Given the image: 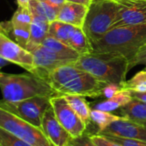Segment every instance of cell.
I'll return each instance as SVG.
<instances>
[{
	"label": "cell",
	"instance_id": "1",
	"mask_svg": "<svg viewBox=\"0 0 146 146\" xmlns=\"http://www.w3.org/2000/svg\"><path fill=\"white\" fill-rule=\"evenodd\" d=\"M46 79L59 95H78L91 98L102 96V90L107 84L74 64L52 70Z\"/></svg>",
	"mask_w": 146,
	"mask_h": 146
},
{
	"label": "cell",
	"instance_id": "2",
	"mask_svg": "<svg viewBox=\"0 0 146 146\" xmlns=\"http://www.w3.org/2000/svg\"><path fill=\"white\" fill-rule=\"evenodd\" d=\"M74 65L91 73L101 82L118 84L121 87L130 71L128 59L121 54L113 52H92L80 55Z\"/></svg>",
	"mask_w": 146,
	"mask_h": 146
},
{
	"label": "cell",
	"instance_id": "3",
	"mask_svg": "<svg viewBox=\"0 0 146 146\" xmlns=\"http://www.w3.org/2000/svg\"><path fill=\"white\" fill-rule=\"evenodd\" d=\"M0 89L3 100L19 102L35 96L52 97L59 95L49 82L33 73L9 74L0 72Z\"/></svg>",
	"mask_w": 146,
	"mask_h": 146
},
{
	"label": "cell",
	"instance_id": "4",
	"mask_svg": "<svg viewBox=\"0 0 146 146\" xmlns=\"http://www.w3.org/2000/svg\"><path fill=\"white\" fill-rule=\"evenodd\" d=\"M145 44L146 24H141L110 29L92 46L93 52L121 54L130 61Z\"/></svg>",
	"mask_w": 146,
	"mask_h": 146
},
{
	"label": "cell",
	"instance_id": "5",
	"mask_svg": "<svg viewBox=\"0 0 146 146\" xmlns=\"http://www.w3.org/2000/svg\"><path fill=\"white\" fill-rule=\"evenodd\" d=\"M117 15L115 0H92L82 27L92 44L99 40L111 28Z\"/></svg>",
	"mask_w": 146,
	"mask_h": 146
},
{
	"label": "cell",
	"instance_id": "6",
	"mask_svg": "<svg viewBox=\"0 0 146 146\" xmlns=\"http://www.w3.org/2000/svg\"><path fill=\"white\" fill-rule=\"evenodd\" d=\"M0 127L33 146H55L35 126L0 107Z\"/></svg>",
	"mask_w": 146,
	"mask_h": 146
},
{
	"label": "cell",
	"instance_id": "7",
	"mask_svg": "<svg viewBox=\"0 0 146 146\" xmlns=\"http://www.w3.org/2000/svg\"><path fill=\"white\" fill-rule=\"evenodd\" d=\"M0 107L30 124L40 127L45 111L50 107V97L35 96L19 102L0 101Z\"/></svg>",
	"mask_w": 146,
	"mask_h": 146
},
{
	"label": "cell",
	"instance_id": "8",
	"mask_svg": "<svg viewBox=\"0 0 146 146\" xmlns=\"http://www.w3.org/2000/svg\"><path fill=\"white\" fill-rule=\"evenodd\" d=\"M50 102L57 120L72 138L86 133L87 126L73 110L62 95L50 97Z\"/></svg>",
	"mask_w": 146,
	"mask_h": 146
},
{
	"label": "cell",
	"instance_id": "9",
	"mask_svg": "<svg viewBox=\"0 0 146 146\" xmlns=\"http://www.w3.org/2000/svg\"><path fill=\"white\" fill-rule=\"evenodd\" d=\"M0 56L9 63L17 65L27 70V72L33 74L36 72V65L33 54L2 30H0Z\"/></svg>",
	"mask_w": 146,
	"mask_h": 146
},
{
	"label": "cell",
	"instance_id": "10",
	"mask_svg": "<svg viewBox=\"0 0 146 146\" xmlns=\"http://www.w3.org/2000/svg\"><path fill=\"white\" fill-rule=\"evenodd\" d=\"M115 1L117 4V15L111 29L125 26L146 24V1Z\"/></svg>",
	"mask_w": 146,
	"mask_h": 146
},
{
	"label": "cell",
	"instance_id": "11",
	"mask_svg": "<svg viewBox=\"0 0 146 146\" xmlns=\"http://www.w3.org/2000/svg\"><path fill=\"white\" fill-rule=\"evenodd\" d=\"M26 49L28 50L33 56L34 63L36 65L35 75H38L45 79L52 70L64 65L72 64L62 59L41 44L34 45L28 43Z\"/></svg>",
	"mask_w": 146,
	"mask_h": 146
},
{
	"label": "cell",
	"instance_id": "12",
	"mask_svg": "<svg viewBox=\"0 0 146 146\" xmlns=\"http://www.w3.org/2000/svg\"><path fill=\"white\" fill-rule=\"evenodd\" d=\"M98 133L101 135H114L122 138L139 139L146 142L145 126L125 117L114 121L103 132H99Z\"/></svg>",
	"mask_w": 146,
	"mask_h": 146
},
{
	"label": "cell",
	"instance_id": "13",
	"mask_svg": "<svg viewBox=\"0 0 146 146\" xmlns=\"http://www.w3.org/2000/svg\"><path fill=\"white\" fill-rule=\"evenodd\" d=\"M40 129L55 146H67L72 138L57 120L51 106L43 116Z\"/></svg>",
	"mask_w": 146,
	"mask_h": 146
},
{
	"label": "cell",
	"instance_id": "14",
	"mask_svg": "<svg viewBox=\"0 0 146 146\" xmlns=\"http://www.w3.org/2000/svg\"><path fill=\"white\" fill-rule=\"evenodd\" d=\"M88 7L89 6L80 3L65 2L59 9L56 20L77 28H82L88 11Z\"/></svg>",
	"mask_w": 146,
	"mask_h": 146
},
{
	"label": "cell",
	"instance_id": "15",
	"mask_svg": "<svg viewBox=\"0 0 146 146\" xmlns=\"http://www.w3.org/2000/svg\"><path fill=\"white\" fill-rule=\"evenodd\" d=\"M41 45L72 64H74L80 57V54L71 46L49 35L43 40Z\"/></svg>",
	"mask_w": 146,
	"mask_h": 146
},
{
	"label": "cell",
	"instance_id": "16",
	"mask_svg": "<svg viewBox=\"0 0 146 146\" xmlns=\"http://www.w3.org/2000/svg\"><path fill=\"white\" fill-rule=\"evenodd\" d=\"M132 100V92L128 89L121 88L113 97L95 104L94 109H98L106 112H113L127 105Z\"/></svg>",
	"mask_w": 146,
	"mask_h": 146
},
{
	"label": "cell",
	"instance_id": "17",
	"mask_svg": "<svg viewBox=\"0 0 146 146\" xmlns=\"http://www.w3.org/2000/svg\"><path fill=\"white\" fill-rule=\"evenodd\" d=\"M122 117L133 121L145 124L146 122V103L137 99L133 100L120 108Z\"/></svg>",
	"mask_w": 146,
	"mask_h": 146
},
{
	"label": "cell",
	"instance_id": "18",
	"mask_svg": "<svg viewBox=\"0 0 146 146\" xmlns=\"http://www.w3.org/2000/svg\"><path fill=\"white\" fill-rule=\"evenodd\" d=\"M69 106L81 119V120L88 126L91 122V108L84 96L78 95H62Z\"/></svg>",
	"mask_w": 146,
	"mask_h": 146
},
{
	"label": "cell",
	"instance_id": "19",
	"mask_svg": "<svg viewBox=\"0 0 146 146\" xmlns=\"http://www.w3.org/2000/svg\"><path fill=\"white\" fill-rule=\"evenodd\" d=\"M68 46L76 51L80 55H84L93 52L92 43L82 28L76 27L74 28L69 39Z\"/></svg>",
	"mask_w": 146,
	"mask_h": 146
},
{
	"label": "cell",
	"instance_id": "20",
	"mask_svg": "<svg viewBox=\"0 0 146 146\" xmlns=\"http://www.w3.org/2000/svg\"><path fill=\"white\" fill-rule=\"evenodd\" d=\"M75 28L70 24L56 20L50 23L48 35L68 45L69 39Z\"/></svg>",
	"mask_w": 146,
	"mask_h": 146
},
{
	"label": "cell",
	"instance_id": "21",
	"mask_svg": "<svg viewBox=\"0 0 146 146\" xmlns=\"http://www.w3.org/2000/svg\"><path fill=\"white\" fill-rule=\"evenodd\" d=\"M50 22L47 21L33 17L30 25V44L40 45L48 36Z\"/></svg>",
	"mask_w": 146,
	"mask_h": 146
},
{
	"label": "cell",
	"instance_id": "22",
	"mask_svg": "<svg viewBox=\"0 0 146 146\" xmlns=\"http://www.w3.org/2000/svg\"><path fill=\"white\" fill-rule=\"evenodd\" d=\"M2 26L4 33L7 35L9 36L11 34L15 42H17L22 47L27 48V46L30 40V28L14 27L10 24L9 22L5 23L3 22Z\"/></svg>",
	"mask_w": 146,
	"mask_h": 146
},
{
	"label": "cell",
	"instance_id": "23",
	"mask_svg": "<svg viewBox=\"0 0 146 146\" xmlns=\"http://www.w3.org/2000/svg\"><path fill=\"white\" fill-rule=\"evenodd\" d=\"M121 118L122 116L114 114L111 112H106V111H102L94 108L92 109L91 111V121H92L98 126V127L99 128L98 133L103 132L111 123Z\"/></svg>",
	"mask_w": 146,
	"mask_h": 146
},
{
	"label": "cell",
	"instance_id": "24",
	"mask_svg": "<svg viewBox=\"0 0 146 146\" xmlns=\"http://www.w3.org/2000/svg\"><path fill=\"white\" fill-rule=\"evenodd\" d=\"M32 19H33V17H32L31 12L28 9V6H19L18 5V9L14 13L9 22L14 27L30 28Z\"/></svg>",
	"mask_w": 146,
	"mask_h": 146
},
{
	"label": "cell",
	"instance_id": "25",
	"mask_svg": "<svg viewBox=\"0 0 146 146\" xmlns=\"http://www.w3.org/2000/svg\"><path fill=\"white\" fill-rule=\"evenodd\" d=\"M122 88L131 92H146V67L137 72L129 80H126Z\"/></svg>",
	"mask_w": 146,
	"mask_h": 146
},
{
	"label": "cell",
	"instance_id": "26",
	"mask_svg": "<svg viewBox=\"0 0 146 146\" xmlns=\"http://www.w3.org/2000/svg\"><path fill=\"white\" fill-rule=\"evenodd\" d=\"M0 146H33L0 127Z\"/></svg>",
	"mask_w": 146,
	"mask_h": 146
},
{
	"label": "cell",
	"instance_id": "27",
	"mask_svg": "<svg viewBox=\"0 0 146 146\" xmlns=\"http://www.w3.org/2000/svg\"><path fill=\"white\" fill-rule=\"evenodd\" d=\"M109 139L118 143L121 146H146V142L143 140L128 139V138H122L114 135H104Z\"/></svg>",
	"mask_w": 146,
	"mask_h": 146
},
{
	"label": "cell",
	"instance_id": "28",
	"mask_svg": "<svg viewBox=\"0 0 146 146\" xmlns=\"http://www.w3.org/2000/svg\"><path fill=\"white\" fill-rule=\"evenodd\" d=\"M67 146H97L91 139L90 135L84 133L76 138H71Z\"/></svg>",
	"mask_w": 146,
	"mask_h": 146
},
{
	"label": "cell",
	"instance_id": "29",
	"mask_svg": "<svg viewBox=\"0 0 146 146\" xmlns=\"http://www.w3.org/2000/svg\"><path fill=\"white\" fill-rule=\"evenodd\" d=\"M139 65H142L146 66V44L138 51V52L135 54V56L129 61L130 69H132L133 67Z\"/></svg>",
	"mask_w": 146,
	"mask_h": 146
},
{
	"label": "cell",
	"instance_id": "30",
	"mask_svg": "<svg viewBox=\"0 0 146 146\" xmlns=\"http://www.w3.org/2000/svg\"><path fill=\"white\" fill-rule=\"evenodd\" d=\"M90 138L92 141L97 146H121L118 143L112 141L109 139L108 138H106L105 136L98 134V133L94 134V135H90Z\"/></svg>",
	"mask_w": 146,
	"mask_h": 146
},
{
	"label": "cell",
	"instance_id": "31",
	"mask_svg": "<svg viewBox=\"0 0 146 146\" xmlns=\"http://www.w3.org/2000/svg\"><path fill=\"white\" fill-rule=\"evenodd\" d=\"M121 88L122 87L118 84L107 83L102 90V96H104L106 99H110L113 97Z\"/></svg>",
	"mask_w": 146,
	"mask_h": 146
},
{
	"label": "cell",
	"instance_id": "32",
	"mask_svg": "<svg viewBox=\"0 0 146 146\" xmlns=\"http://www.w3.org/2000/svg\"><path fill=\"white\" fill-rule=\"evenodd\" d=\"M132 96L134 99L146 103V92H132Z\"/></svg>",
	"mask_w": 146,
	"mask_h": 146
},
{
	"label": "cell",
	"instance_id": "33",
	"mask_svg": "<svg viewBox=\"0 0 146 146\" xmlns=\"http://www.w3.org/2000/svg\"><path fill=\"white\" fill-rule=\"evenodd\" d=\"M43 1L56 8H60L66 2L65 0H43Z\"/></svg>",
	"mask_w": 146,
	"mask_h": 146
},
{
	"label": "cell",
	"instance_id": "34",
	"mask_svg": "<svg viewBox=\"0 0 146 146\" xmlns=\"http://www.w3.org/2000/svg\"><path fill=\"white\" fill-rule=\"evenodd\" d=\"M65 1L66 2H70V3H74L83 4V5H86V6H89L92 0H65Z\"/></svg>",
	"mask_w": 146,
	"mask_h": 146
},
{
	"label": "cell",
	"instance_id": "35",
	"mask_svg": "<svg viewBox=\"0 0 146 146\" xmlns=\"http://www.w3.org/2000/svg\"><path fill=\"white\" fill-rule=\"evenodd\" d=\"M19 6H28L29 0H16Z\"/></svg>",
	"mask_w": 146,
	"mask_h": 146
},
{
	"label": "cell",
	"instance_id": "36",
	"mask_svg": "<svg viewBox=\"0 0 146 146\" xmlns=\"http://www.w3.org/2000/svg\"><path fill=\"white\" fill-rule=\"evenodd\" d=\"M0 30L3 31V26H2V23H0ZM4 32V31H3Z\"/></svg>",
	"mask_w": 146,
	"mask_h": 146
},
{
	"label": "cell",
	"instance_id": "37",
	"mask_svg": "<svg viewBox=\"0 0 146 146\" xmlns=\"http://www.w3.org/2000/svg\"><path fill=\"white\" fill-rule=\"evenodd\" d=\"M143 125H145V126H146V122H145V124H143Z\"/></svg>",
	"mask_w": 146,
	"mask_h": 146
},
{
	"label": "cell",
	"instance_id": "38",
	"mask_svg": "<svg viewBox=\"0 0 146 146\" xmlns=\"http://www.w3.org/2000/svg\"><path fill=\"white\" fill-rule=\"evenodd\" d=\"M143 1H146V0H143Z\"/></svg>",
	"mask_w": 146,
	"mask_h": 146
}]
</instances>
